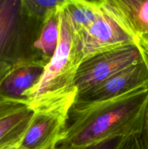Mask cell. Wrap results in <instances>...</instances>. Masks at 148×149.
<instances>
[{
	"label": "cell",
	"instance_id": "cell-6",
	"mask_svg": "<svg viewBox=\"0 0 148 149\" xmlns=\"http://www.w3.org/2000/svg\"><path fill=\"white\" fill-rule=\"evenodd\" d=\"M73 41L81 62L100 52L126 45H139L102 11L77 40Z\"/></svg>",
	"mask_w": 148,
	"mask_h": 149
},
{
	"label": "cell",
	"instance_id": "cell-15",
	"mask_svg": "<svg viewBox=\"0 0 148 149\" xmlns=\"http://www.w3.org/2000/svg\"><path fill=\"white\" fill-rule=\"evenodd\" d=\"M118 149H145L139 135L124 138Z\"/></svg>",
	"mask_w": 148,
	"mask_h": 149
},
{
	"label": "cell",
	"instance_id": "cell-14",
	"mask_svg": "<svg viewBox=\"0 0 148 149\" xmlns=\"http://www.w3.org/2000/svg\"><path fill=\"white\" fill-rule=\"evenodd\" d=\"M124 138H113L84 147H74L60 143L57 149H118Z\"/></svg>",
	"mask_w": 148,
	"mask_h": 149
},
{
	"label": "cell",
	"instance_id": "cell-3",
	"mask_svg": "<svg viewBox=\"0 0 148 149\" xmlns=\"http://www.w3.org/2000/svg\"><path fill=\"white\" fill-rule=\"evenodd\" d=\"M147 56L139 45H131L96 54L81 62L77 69L75 85L82 93L101 84L122 70Z\"/></svg>",
	"mask_w": 148,
	"mask_h": 149
},
{
	"label": "cell",
	"instance_id": "cell-5",
	"mask_svg": "<svg viewBox=\"0 0 148 149\" xmlns=\"http://www.w3.org/2000/svg\"><path fill=\"white\" fill-rule=\"evenodd\" d=\"M31 20L22 0H0V63L12 65L25 58L22 52L28 23Z\"/></svg>",
	"mask_w": 148,
	"mask_h": 149
},
{
	"label": "cell",
	"instance_id": "cell-20",
	"mask_svg": "<svg viewBox=\"0 0 148 149\" xmlns=\"http://www.w3.org/2000/svg\"><path fill=\"white\" fill-rule=\"evenodd\" d=\"M56 149H57V148H56Z\"/></svg>",
	"mask_w": 148,
	"mask_h": 149
},
{
	"label": "cell",
	"instance_id": "cell-12",
	"mask_svg": "<svg viewBox=\"0 0 148 149\" xmlns=\"http://www.w3.org/2000/svg\"><path fill=\"white\" fill-rule=\"evenodd\" d=\"M58 15L59 10L44 22L39 36L33 44V49L39 52V56L46 63L53 56L59 42Z\"/></svg>",
	"mask_w": 148,
	"mask_h": 149
},
{
	"label": "cell",
	"instance_id": "cell-10",
	"mask_svg": "<svg viewBox=\"0 0 148 149\" xmlns=\"http://www.w3.org/2000/svg\"><path fill=\"white\" fill-rule=\"evenodd\" d=\"M62 10L74 41L92 25L101 13L98 1L65 0Z\"/></svg>",
	"mask_w": 148,
	"mask_h": 149
},
{
	"label": "cell",
	"instance_id": "cell-16",
	"mask_svg": "<svg viewBox=\"0 0 148 149\" xmlns=\"http://www.w3.org/2000/svg\"><path fill=\"white\" fill-rule=\"evenodd\" d=\"M140 137L144 148L148 149V102L147 104L146 110H145L143 127H142V130Z\"/></svg>",
	"mask_w": 148,
	"mask_h": 149
},
{
	"label": "cell",
	"instance_id": "cell-11",
	"mask_svg": "<svg viewBox=\"0 0 148 149\" xmlns=\"http://www.w3.org/2000/svg\"><path fill=\"white\" fill-rule=\"evenodd\" d=\"M33 114V110L27 103L0 112V143L23 136Z\"/></svg>",
	"mask_w": 148,
	"mask_h": 149
},
{
	"label": "cell",
	"instance_id": "cell-21",
	"mask_svg": "<svg viewBox=\"0 0 148 149\" xmlns=\"http://www.w3.org/2000/svg\"></svg>",
	"mask_w": 148,
	"mask_h": 149
},
{
	"label": "cell",
	"instance_id": "cell-13",
	"mask_svg": "<svg viewBox=\"0 0 148 149\" xmlns=\"http://www.w3.org/2000/svg\"><path fill=\"white\" fill-rule=\"evenodd\" d=\"M26 15L32 20L44 22L59 10L64 0H22Z\"/></svg>",
	"mask_w": 148,
	"mask_h": 149
},
{
	"label": "cell",
	"instance_id": "cell-19",
	"mask_svg": "<svg viewBox=\"0 0 148 149\" xmlns=\"http://www.w3.org/2000/svg\"><path fill=\"white\" fill-rule=\"evenodd\" d=\"M12 65H8V64H3L0 63V79L7 73V71L10 69Z\"/></svg>",
	"mask_w": 148,
	"mask_h": 149
},
{
	"label": "cell",
	"instance_id": "cell-2",
	"mask_svg": "<svg viewBox=\"0 0 148 149\" xmlns=\"http://www.w3.org/2000/svg\"><path fill=\"white\" fill-rule=\"evenodd\" d=\"M58 17L59 36L56 50L45 65L39 81L24 94L29 107L33 110L65 99L76 97L78 93L75 78L81 61L74 47L62 5L59 10Z\"/></svg>",
	"mask_w": 148,
	"mask_h": 149
},
{
	"label": "cell",
	"instance_id": "cell-7",
	"mask_svg": "<svg viewBox=\"0 0 148 149\" xmlns=\"http://www.w3.org/2000/svg\"><path fill=\"white\" fill-rule=\"evenodd\" d=\"M145 87H148V55L96 87L78 94L75 101H101Z\"/></svg>",
	"mask_w": 148,
	"mask_h": 149
},
{
	"label": "cell",
	"instance_id": "cell-4",
	"mask_svg": "<svg viewBox=\"0 0 148 149\" xmlns=\"http://www.w3.org/2000/svg\"><path fill=\"white\" fill-rule=\"evenodd\" d=\"M76 97L33 109L19 144L23 149H56L65 135L68 113Z\"/></svg>",
	"mask_w": 148,
	"mask_h": 149
},
{
	"label": "cell",
	"instance_id": "cell-1",
	"mask_svg": "<svg viewBox=\"0 0 148 149\" xmlns=\"http://www.w3.org/2000/svg\"><path fill=\"white\" fill-rule=\"evenodd\" d=\"M148 87L90 103L75 101L61 143L84 147L113 138L141 135Z\"/></svg>",
	"mask_w": 148,
	"mask_h": 149
},
{
	"label": "cell",
	"instance_id": "cell-8",
	"mask_svg": "<svg viewBox=\"0 0 148 149\" xmlns=\"http://www.w3.org/2000/svg\"><path fill=\"white\" fill-rule=\"evenodd\" d=\"M102 11L139 45L148 31V0H100Z\"/></svg>",
	"mask_w": 148,
	"mask_h": 149
},
{
	"label": "cell",
	"instance_id": "cell-18",
	"mask_svg": "<svg viewBox=\"0 0 148 149\" xmlns=\"http://www.w3.org/2000/svg\"><path fill=\"white\" fill-rule=\"evenodd\" d=\"M139 45L142 47V49L145 50L148 55V31L147 32L146 34L142 38V39L139 42Z\"/></svg>",
	"mask_w": 148,
	"mask_h": 149
},
{
	"label": "cell",
	"instance_id": "cell-9",
	"mask_svg": "<svg viewBox=\"0 0 148 149\" xmlns=\"http://www.w3.org/2000/svg\"><path fill=\"white\" fill-rule=\"evenodd\" d=\"M46 63L44 60L34 57L16 61L0 79V95L26 101L25 93L39 81Z\"/></svg>",
	"mask_w": 148,
	"mask_h": 149
},
{
	"label": "cell",
	"instance_id": "cell-17",
	"mask_svg": "<svg viewBox=\"0 0 148 149\" xmlns=\"http://www.w3.org/2000/svg\"><path fill=\"white\" fill-rule=\"evenodd\" d=\"M22 137L1 143H0V149H23L19 144V142H20Z\"/></svg>",
	"mask_w": 148,
	"mask_h": 149
}]
</instances>
